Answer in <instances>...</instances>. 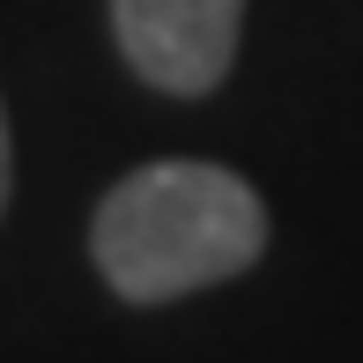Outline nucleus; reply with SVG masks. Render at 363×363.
Here are the masks:
<instances>
[{
    "label": "nucleus",
    "instance_id": "obj_1",
    "mask_svg": "<svg viewBox=\"0 0 363 363\" xmlns=\"http://www.w3.org/2000/svg\"><path fill=\"white\" fill-rule=\"evenodd\" d=\"M267 252V201L230 163L163 156L126 171L89 216V259L119 304H178L223 289Z\"/></svg>",
    "mask_w": 363,
    "mask_h": 363
},
{
    "label": "nucleus",
    "instance_id": "obj_2",
    "mask_svg": "<svg viewBox=\"0 0 363 363\" xmlns=\"http://www.w3.org/2000/svg\"><path fill=\"white\" fill-rule=\"evenodd\" d=\"M245 0H111L126 67L163 96H216L238 67Z\"/></svg>",
    "mask_w": 363,
    "mask_h": 363
},
{
    "label": "nucleus",
    "instance_id": "obj_3",
    "mask_svg": "<svg viewBox=\"0 0 363 363\" xmlns=\"http://www.w3.org/2000/svg\"><path fill=\"white\" fill-rule=\"evenodd\" d=\"M8 193H15V134H8V104H0V216H8Z\"/></svg>",
    "mask_w": 363,
    "mask_h": 363
}]
</instances>
